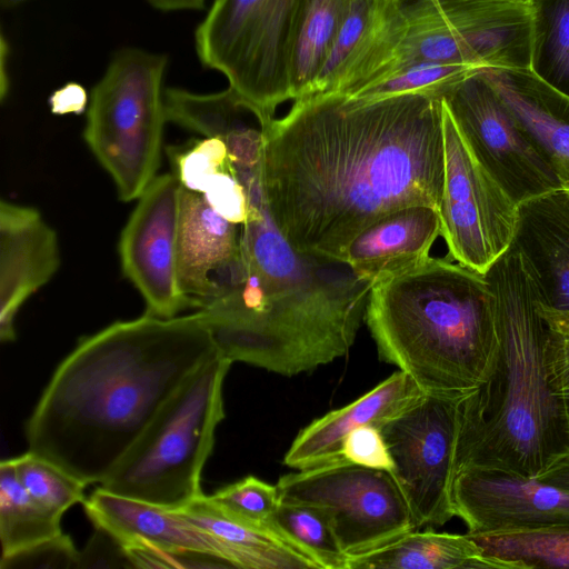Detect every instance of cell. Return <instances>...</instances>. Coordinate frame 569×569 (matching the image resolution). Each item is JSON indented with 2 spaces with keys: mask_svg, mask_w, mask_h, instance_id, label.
Returning a JSON list of instances; mask_svg holds the SVG:
<instances>
[{
  "mask_svg": "<svg viewBox=\"0 0 569 569\" xmlns=\"http://www.w3.org/2000/svg\"><path fill=\"white\" fill-rule=\"evenodd\" d=\"M260 182L268 212L297 251L340 260L396 209H439L445 179L442 99L340 93L293 101L262 126Z\"/></svg>",
  "mask_w": 569,
  "mask_h": 569,
  "instance_id": "obj_1",
  "label": "cell"
},
{
  "mask_svg": "<svg viewBox=\"0 0 569 569\" xmlns=\"http://www.w3.org/2000/svg\"><path fill=\"white\" fill-rule=\"evenodd\" d=\"M218 355L198 311L109 325L54 370L26 425L29 451L100 485L180 385Z\"/></svg>",
  "mask_w": 569,
  "mask_h": 569,
  "instance_id": "obj_2",
  "label": "cell"
},
{
  "mask_svg": "<svg viewBox=\"0 0 569 569\" xmlns=\"http://www.w3.org/2000/svg\"><path fill=\"white\" fill-rule=\"evenodd\" d=\"M247 193L232 281L197 310L219 355L287 377L346 356L372 286L343 261L297 251L272 221L260 183Z\"/></svg>",
  "mask_w": 569,
  "mask_h": 569,
  "instance_id": "obj_3",
  "label": "cell"
},
{
  "mask_svg": "<svg viewBox=\"0 0 569 569\" xmlns=\"http://www.w3.org/2000/svg\"><path fill=\"white\" fill-rule=\"evenodd\" d=\"M497 350L491 373L460 401L457 475L470 467L536 478L569 455V430L549 373L546 299L519 248L485 273Z\"/></svg>",
  "mask_w": 569,
  "mask_h": 569,
  "instance_id": "obj_4",
  "label": "cell"
},
{
  "mask_svg": "<svg viewBox=\"0 0 569 569\" xmlns=\"http://www.w3.org/2000/svg\"><path fill=\"white\" fill-rule=\"evenodd\" d=\"M365 321L379 356L426 395L465 398L488 380L497 333L486 276L446 258L371 287Z\"/></svg>",
  "mask_w": 569,
  "mask_h": 569,
  "instance_id": "obj_5",
  "label": "cell"
},
{
  "mask_svg": "<svg viewBox=\"0 0 569 569\" xmlns=\"http://www.w3.org/2000/svg\"><path fill=\"white\" fill-rule=\"evenodd\" d=\"M231 363L218 355L199 366L99 486L169 510L203 496L201 473L224 418L222 387Z\"/></svg>",
  "mask_w": 569,
  "mask_h": 569,
  "instance_id": "obj_6",
  "label": "cell"
},
{
  "mask_svg": "<svg viewBox=\"0 0 569 569\" xmlns=\"http://www.w3.org/2000/svg\"><path fill=\"white\" fill-rule=\"evenodd\" d=\"M168 57L123 48L89 96L83 139L110 174L120 200H137L158 176Z\"/></svg>",
  "mask_w": 569,
  "mask_h": 569,
  "instance_id": "obj_7",
  "label": "cell"
},
{
  "mask_svg": "<svg viewBox=\"0 0 569 569\" xmlns=\"http://www.w3.org/2000/svg\"><path fill=\"white\" fill-rule=\"evenodd\" d=\"M302 0H214L194 33L203 67L217 70L262 126L290 94V66Z\"/></svg>",
  "mask_w": 569,
  "mask_h": 569,
  "instance_id": "obj_8",
  "label": "cell"
},
{
  "mask_svg": "<svg viewBox=\"0 0 569 569\" xmlns=\"http://www.w3.org/2000/svg\"><path fill=\"white\" fill-rule=\"evenodd\" d=\"M405 10L407 34L388 74L417 61L466 63L485 69H531L529 3L406 0Z\"/></svg>",
  "mask_w": 569,
  "mask_h": 569,
  "instance_id": "obj_9",
  "label": "cell"
},
{
  "mask_svg": "<svg viewBox=\"0 0 569 569\" xmlns=\"http://www.w3.org/2000/svg\"><path fill=\"white\" fill-rule=\"evenodd\" d=\"M280 499L322 510L351 558L369 553L417 529L392 472L343 459L280 477Z\"/></svg>",
  "mask_w": 569,
  "mask_h": 569,
  "instance_id": "obj_10",
  "label": "cell"
},
{
  "mask_svg": "<svg viewBox=\"0 0 569 569\" xmlns=\"http://www.w3.org/2000/svg\"><path fill=\"white\" fill-rule=\"evenodd\" d=\"M440 236L452 260L485 274L513 243L518 203L477 159L442 100Z\"/></svg>",
  "mask_w": 569,
  "mask_h": 569,
  "instance_id": "obj_11",
  "label": "cell"
},
{
  "mask_svg": "<svg viewBox=\"0 0 569 569\" xmlns=\"http://www.w3.org/2000/svg\"><path fill=\"white\" fill-rule=\"evenodd\" d=\"M461 399L423 393L380 426L417 529L440 527L456 517Z\"/></svg>",
  "mask_w": 569,
  "mask_h": 569,
  "instance_id": "obj_12",
  "label": "cell"
},
{
  "mask_svg": "<svg viewBox=\"0 0 569 569\" xmlns=\"http://www.w3.org/2000/svg\"><path fill=\"white\" fill-rule=\"evenodd\" d=\"M481 71L440 93L477 159L518 204L562 189L549 161Z\"/></svg>",
  "mask_w": 569,
  "mask_h": 569,
  "instance_id": "obj_13",
  "label": "cell"
},
{
  "mask_svg": "<svg viewBox=\"0 0 569 569\" xmlns=\"http://www.w3.org/2000/svg\"><path fill=\"white\" fill-rule=\"evenodd\" d=\"M182 184L158 174L137 199L119 239L123 276L144 299L147 313L172 318L188 307L178 278V231Z\"/></svg>",
  "mask_w": 569,
  "mask_h": 569,
  "instance_id": "obj_14",
  "label": "cell"
},
{
  "mask_svg": "<svg viewBox=\"0 0 569 569\" xmlns=\"http://www.w3.org/2000/svg\"><path fill=\"white\" fill-rule=\"evenodd\" d=\"M452 498L456 517L466 523L467 533L569 523V491L505 470H461Z\"/></svg>",
  "mask_w": 569,
  "mask_h": 569,
  "instance_id": "obj_15",
  "label": "cell"
},
{
  "mask_svg": "<svg viewBox=\"0 0 569 569\" xmlns=\"http://www.w3.org/2000/svg\"><path fill=\"white\" fill-rule=\"evenodd\" d=\"M406 0H353L311 94L351 96L383 78L408 30Z\"/></svg>",
  "mask_w": 569,
  "mask_h": 569,
  "instance_id": "obj_16",
  "label": "cell"
},
{
  "mask_svg": "<svg viewBox=\"0 0 569 569\" xmlns=\"http://www.w3.org/2000/svg\"><path fill=\"white\" fill-rule=\"evenodd\" d=\"M56 230L32 207L0 202V339H16L14 321L22 305L59 270Z\"/></svg>",
  "mask_w": 569,
  "mask_h": 569,
  "instance_id": "obj_17",
  "label": "cell"
},
{
  "mask_svg": "<svg viewBox=\"0 0 569 569\" xmlns=\"http://www.w3.org/2000/svg\"><path fill=\"white\" fill-rule=\"evenodd\" d=\"M240 256V226L218 214L200 193L182 187L178 278L191 307L201 309L227 290Z\"/></svg>",
  "mask_w": 569,
  "mask_h": 569,
  "instance_id": "obj_18",
  "label": "cell"
},
{
  "mask_svg": "<svg viewBox=\"0 0 569 569\" xmlns=\"http://www.w3.org/2000/svg\"><path fill=\"white\" fill-rule=\"evenodd\" d=\"M82 505L94 527L108 530L124 548L200 552L233 568L222 546L176 510L122 497L100 486Z\"/></svg>",
  "mask_w": 569,
  "mask_h": 569,
  "instance_id": "obj_19",
  "label": "cell"
},
{
  "mask_svg": "<svg viewBox=\"0 0 569 569\" xmlns=\"http://www.w3.org/2000/svg\"><path fill=\"white\" fill-rule=\"evenodd\" d=\"M439 236L438 209L402 207L363 229L348 246L345 262L373 286L425 262Z\"/></svg>",
  "mask_w": 569,
  "mask_h": 569,
  "instance_id": "obj_20",
  "label": "cell"
},
{
  "mask_svg": "<svg viewBox=\"0 0 569 569\" xmlns=\"http://www.w3.org/2000/svg\"><path fill=\"white\" fill-rule=\"evenodd\" d=\"M422 395L413 379L399 370L353 402L305 427L284 455L283 463L303 470L340 460L343 440L352 430L368 425L380 427Z\"/></svg>",
  "mask_w": 569,
  "mask_h": 569,
  "instance_id": "obj_21",
  "label": "cell"
},
{
  "mask_svg": "<svg viewBox=\"0 0 569 569\" xmlns=\"http://www.w3.org/2000/svg\"><path fill=\"white\" fill-rule=\"evenodd\" d=\"M569 191V93L531 69L481 71Z\"/></svg>",
  "mask_w": 569,
  "mask_h": 569,
  "instance_id": "obj_22",
  "label": "cell"
},
{
  "mask_svg": "<svg viewBox=\"0 0 569 569\" xmlns=\"http://www.w3.org/2000/svg\"><path fill=\"white\" fill-rule=\"evenodd\" d=\"M513 243L531 266L546 301L569 312V192L558 189L518 204Z\"/></svg>",
  "mask_w": 569,
  "mask_h": 569,
  "instance_id": "obj_23",
  "label": "cell"
},
{
  "mask_svg": "<svg viewBox=\"0 0 569 569\" xmlns=\"http://www.w3.org/2000/svg\"><path fill=\"white\" fill-rule=\"evenodd\" d=\"M176 511L214 538L233 568L320 569L308 555L271 528L226 513L206 495Z\"/></svg>",
  "mask_w": 569,
  "mask_h": 569,
  "instance_id": "obj_24",
  "label": "cell"
},
{
  "mask_svg": "<svg viewBox=\"0 0 569 569\" xmlns=\"http://www.w3.org/2000/svg\"><path fill=\"white\" fill-rule=\"evenodd\" d=\"M348 569H508L486 556L467 533L410 531L369 553L349 558Z\"/></svg>",
  "mask_w": 569,
  "mask_h": 569,
  "instance_id": "obj_25",
  "label": "cell"
},
{
  "mask_svg": "<svg viewBox=\"0 0 569 569\" xmlns=\"http://www.w3.org/2000/svg\"><path fill=\"white\" fill-rule=\"evenodd\" d=\"M353 0H302L290 66L291 100L310 96Z\"/></svg>",
  "mask_w": 569,
  "mask_h": 569,
  "instance_id": "obj_26",
  "label": "cell"
},
{
  "mask_svg": "<svg viewBox=\"0 0 569 569\" xmlns=\"http://www.w3.org/2000/svg\"><path fill=\"white\" fill-rule=\"evenodd\" d=\"M61 518L26 491L16 476L11 459L1 461V559L61 536Z\"/></svg>",
  "mask_w": 569,
  "mask_h": 569,
  "instance_id": "obj_27",
  "label": "cell"
},
{
  "mask_svg": "<svg viewBox=\"0 0 569 569\" xmlns=\"http://www.w3.org/2000/svg\"><path fill=\"white\" fill-rule=\"evenodd\" d=\"M467 535L508 569H569V523Z\"/></svg>",
  "mask_w": 569,
  "mask_h": 569,
  "instance_id": "obj_28",
  "label": "cell"
},
{
  "mask_svg": "<svg viewBox=\"0 0 569 569\" xmlns=\"http://www.w3.org/2000/svg\"><path fill=\"white\" fill-rule=\"evenodd\" d=\"M267 526L308 555L320 569H348L349 557L319 508L280 500Z\"/></svg>",
  "mask_w": 569,
  "mask_h": 569,
  "instance_id": "obj_29",
  "label": "cell"
},
{
  "mask_svg": "<svg viewBox=\"0 0 569 569\" xmlns=\"http://www.w3.org/2000/svg\"><path fill=\"white\" fill-rule=\"evenodd\" d=\"M531 70L569 93V0H529Z\"/></svg>",
  "mask_w": 569,
  "mask_h": 569,
  "instance_id": "obj_30",
  "label": "cell"
},
{
  "mask_svg": "<svg viewBox=\"0 0 569 569\" xmlns=\"http://www.w3.org/2000/svg\"><path fill=\"white\" fill-rule=\"evenodd\" d=\"M11 462L26 491L52 512L62 516L84 502L87 485L48 459L28 450Z\"/></svg>",
  "mask_w": 569,
  "mask_h": 569,
  "instance_id": "obj_31",
  "label": "cell"
},
{
  "mask_svg": "<svg viewBox=\"0 0 569 569\" xmlns=\"http://www.w3.org/2000/svg\"><path fill=\"white\" fill-rule=\"evenodd\" d=\"M483 69L466 63L417 61L395 70L387 77L361 88L349 97L377 99L412 92H428L440 96L447 87Z\"/></svg>",
  "mask_w": 569,
  "mask_h": 569,
  "instance_id": "obj_32",
  "label": "cell"
},
{
  "mask_svg": "<svg viewBox=\"0 0 569 569\" xmlns=\"http://www.w3.org/2000/svg\"><path fill=\"white\" fill-rule=\"evenodd\" d=\"M208 499L239 520L266 527L281 500L277 485H269L254 476L230 483Z\"/></svg>",
  "mask_w": 569,
  "mask_h": 569,
  "instance_id": "obj_33",
  "label": "cell"
},
{
  "mask_svg": "<svg viewBox=\"0 0 569 569\" xmlns=\"http://www.w3.org/2000/svg\"><path fill=\"white\" fill-rule=\"evenodd\" d=\"M182 187L189 191L201 193L211 177L231 168L224 143L216 138H204L183 151L176 150L172 154Z\"/></svg>",
  "mask_w": 569,
  "mask_h": 569,
  "instance_id": "obj_34",
  "label": "cell"
},
{
  "mask_svg": "<svg viewBox=\"0 0 569 569\" xmlns=\"http://www.w3.org/2000/svg\"><path fill=\"white\" fill-rule=\"evenodd\" d=\"M550 327L549 373L569 430V312L558 310L546 301Z\"/></svg>",
  "mask_w": 569,
  "mask_h": 569,
  "instance_id": "obj_35",
  "label": "cell"
},
{
  "mask_svg": "<svg viewBox=\"0 0 569 569\" xmlns=\"http://www.w3.org/2000/svg\"><path fill=\"white\" fill-rule=\"evenodd\" d=\"M200 194L218 214L228 221L241 226L248 220V194L232 167L211 177Z\"/></svg>",
  "mask_w": 569,
  "mask_h": 569,
  "instance_id": "obj_36",
  "label": "cell"
},
{
  "mask_svg": "<svg viewBox=\"0 0 569 569\" xmlns=\"http://www.w3.org/2000/svg\"><path fill=\"white\" fill-rule=\"evenodd\" d=\"M341 458L362 467L393 472L395 463L380 427L368 425L352 430L343 440Z\"/></svg>",
  "mask_w": 569,
  "mask_h": 569,
  "instance_id": "obj_37",
  "label": "cell"
},
{
  "mask_svg": "<svg viewBox=\"0 0 569 569\" xmlns=\"http://www.w3.org/2000/svg\"><path fill=\"white\" fill-rule=\"evenodd\" d=\"M79 550L69 536L37 545L12 557L1 559L0 568H78Z\"/></svg>",
  "mask_w": 569,
  "mask_h": 569,
  "instance_id": "obj_38",
  "label": "cell"
},
{
  "mask_svg": "<svg viewBox=\"0 0 569 569\" xmlns=\"http://www.w3.org/2000/svg\"><path fill=\"white\" fill-rule=\"evenodd\" d=\"M133 567L122 543L108 530L96 527V531L79 551L78 568Z\"/></svg>",
  "mask_w": 569,
  "mask_h": 569,
  "instance_id": "obj_39",
  "label": "cell"
},
{
  "mask_svg": "<svg viewBox=\"0 0 569 569\" xmlns=\"http://www.w3.org/2000/svg\"><path fill=\"white\" fill-rule=\"evenodd\" d=\"M49 104L54 114H80L88 108L89 96L81 84L68 82L50 96Z\"/></svg>",
  "mask_w": 569,
  "mask_h": 569,
  "instance_id": "obj_40",
  "label": "cell"
},
{
  "mask_svg": "<svg viewBox=\"0 0 569 569\" xmlns=\"http://www.w3.org/2000/svg\"><path fill=\"white\" fill-rule=\"evenodd\" d=\"M536 479L569 491V455L558 459Z\"/></svg>",
  "mask_w": 569,
  "mask_h": 569,
  "instance_id": "obj_41",
  "label": "cell"
},
{
  "mask_svg": "<svg viewBox=\"0 0 569 569\" xmlns=\"http://www.w3.org/2000/svg\"><path fill=\"white\" fill-rule=\"evenodd\" d=\"M161 11L201 10L206 0H147Z\"/></svg>",
  "mask_w": 569,
  "mask_h": 569,
  "instance_id": "obj_42",
  "label": "cell"
},
{
  "mask_svg": "<svg viewBox=\"0 0 569 569\" xmlns=\"http://www.w3.org/2000/svg\"><path fill=\"white\" fill-rule=\"evenodd\" d=\"M28 0H0L1 7L3 9H12Z\"/></svg>",
  "mask_w": 569,
  "mask_h": 569,
  "instance_id": "obj_43",
  "label": "cell"
},
{
  "mask_svg": "<svg viewBox=\"0 0 569 569\" xmlns=\"http://www.w3.org/2000/svg\"><path fill=\"white\" fill-rule=\"evenodd\" d=\"M510 1L526 2V3H528V2H529V0H510Z\"/></svg>",
  "mask_w": 569,
  "mask_h": 569,
  "instance_id": "obj_44",
  "label": "cell"
},
{
  "mask_svg": "<svg viewBox=\"0 0 569 569\" xmlns=\"http://www.w3.org/2000/svg\"><path fill=\"white\" fill-rule=\"evenodd\" d=\"M569 192V191H568Z\"/></svg>",
  "mask_w": 569,
  "mask_h": 569,
  "instance_id": "obj_45",
  "label": "cell"
}]
</instances>
